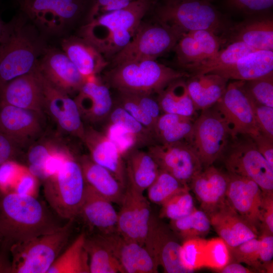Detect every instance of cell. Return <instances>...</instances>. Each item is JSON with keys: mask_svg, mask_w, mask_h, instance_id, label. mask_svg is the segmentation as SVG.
Wrapping results in <instances>:
<instances>
[{"mask_svg": "<svg viewBox=\"0 0 273 273\" xmlns=\"http://www.w3.org/2000/svg\"><path fill=\"white\" fill-rule=\"evenodd\" d=\"M228 80L213 73L190 77L186 84L196 110L202 111L213 106L224 94Z\"/></svg>", "mask_w": 273, "mask_h": 273, "instance_id": "f546056e", "label": "cell"}, {"mask_svg": "<svg viewBox=\"0 0 273 273\" xmlns=\"http://www.w3.org/2000/svg\"><path fill=\"white\" fill-rule=\"evenodd\" d=\"M159 21L184 34L220 28L218 11L205 0H165L157 10Z\"/></svg>", "mask_w": 273, "mask_h": 273, "instance_id": "ba28073f", "label": "cell"}, {"mask_svg": "<svg viewBox=\"0 0 273 273\" xmlns=\"http://www.w3.org/2000/svg\"><path fill=\"white\" fill-rule=\"evenodd\" d=\"M155 0H136L120 10L86 22L80 36L95 46L105 57L114 56L131 40L141 21Z\"/></svg>", "mask_w": 273, "mask_h": 273, "instance_id": "3957f363", "label": "cell"}, {"mask_svg": "<svg viewBox=\"0 0 273 273\" xmlns=\"http://www.w3.org/2000/svg\"><path fill=\"white\" fill-rule=\"evenodd\" d=\"M211 226L229 247L258 237V233L226 204L209 216Z\"/></svg>", "mask_w": 273, "mask_h": 273, "instance_id": "f1b7e54d", "label": "cell"}, {"mask_svg": "<svg viewBox=\"0 0 273 273\" xmlns=\"http://www.w3.org/2000/svg\"><path fill=\"white\" fill-rule=\"evenodd\" d=\"M0 241H1V237H0Z\"/></svg>", "mask_w": 273, "mask_h": 273, "instance_id": "03108f58", "label": "cell"}, {"mask_svg": "<svg viewBox=\"0 0 273 273\" xmlns=\"http://www.w3.org/2000/svg\"><path fill=\"white\" fill-rule=\"evenodd\" d=\"M77 156H70L43 181L47 203L58 217L67 220L78 215L85 193L86 184Z\"/></svg>", "mask_w": 273, "mask_h": 273, "instance_id": "8992f818", "label": "cell"}, {"mask_svg": "<svg viewBox=\"0 0 273 273\" xmlns=\"http://www.w3.org/2000/svg\"><path fill=\"white\" fill-rule=\"evenodd\" d=\"M250 137L253 139L258 151L273 167V140L260 133Z\"/></svg>", "mask_w": 273, "mask_h": 273, "instance_id": "6125c7cd", "label": "cell"}, {"mask_svg": "<svg viewBox=\"0 0 273 273\" xmlns=\"http://www.w3.org/2000/svg\"><path fill=\"white\" fill-rule=\"evenodd\" d=\"M221 273H252L254 270L245 267L240 263L230 262L221 269L218 270Z\"/></svg>", "mask_w": 273, "mask_h": 273, "instance_id": "be15d7a7", "label": "cell"}, {"mask_svg": "<svg viewBox=\"0 0 273 273\" xmlns=\"http://www.w3.org/2000/svg\"><path fill=\"white\" fill-rule=\"evenodd\" d=\"M126 182L133 185L141 192L147 190L157 177L159 168L148 151L134 148L124 156Z\"/></svg>", "mask_w": 273, "mask_h": 273, "instance_id": "4dcf8cb0", "label": "cell"}, {"mask_svg": "<svg viewBox=\"0 0 273 273\" xmlns=\"http://www.w3.org/2000/svg\"><path fill=\"white\" fill-rule=\"evenodd\" d=\"M226 121L232 139L238 135L250 136L260 133L243 80L228 83L226 89L213 106Z\"/></svg>", "mask_w": 273, "mask_h": 273, "instance_id": "4fadbf2b", "label": "cell"}, {"mask_svg": "<svg viewBox=\"0 0 273 273\" xmlns=\"http://www.w3.org/2000/svg\"><path fill=\"white\" fill-rule=\"evenodd\" d=\"M190 76L155 60H145L115 66L107 74V79L119 93L152 95L175 80Z\"/></svg>", "mask_w": 273, "mask_h": 273, "instance_id": "277c9868", "label": "cell"}, {"mask_svg": "<svg viewBox=\"0 0 273 273\" xmlns=\"http://www.w3.org/2000/svg\"><path fill=\"white\" fill-rule=\"evenodd\" d=\"M225 151L224 163L229 173L255 182L265 194L273 192V167L257 150L249 135L232 139Z\"/></svg>", "mask_w": 273, "mask_h": 273, "instance_id": "9c48e42d", "label": "cell"}, {"mask_svg": "<svg viewBox=\"0 0 273 273\" xmlns=\"http://www.w3.org/2000/svg\"><path fill=\"white\" fill-rule=\"evenodd\" d=\"M63 225L37 197L0 193V246L9 251L14 244L53 232Z\"/></svg>", "mask_w": 273, "mask_h": 273, "instance_id": "6da1fadb", "label": "cell"}, {"mask_svg": "<svg viewBox=\"0 0 273 273\" xmlns=\"http://www.w3.org/2000/svg\"><path fill=\"white\" fill-rule=\"evenodd\" d=\"M228 80L247 81L273 73V51L256 50L212 72Z\"/></svg>", "mask_w": 273, "mask_h": 273, "instance_id": "4316f807", "label": "cell"}, {"mask_svg": "<svg viewBox=\"0 0 273 273\" xmlns=\"http://www.w3.org/2000/svg\"><path fill=\"white\" fill-rule=\"evenodd\" d=\"M243 87L253 101L273 107V73L254 79L243 81Z\"/></svg>", "mask_w": 273, "mask_h": 273, "instance_id": "f6af8a7d", "label": "cell"}, {"mask_svg": "<svg viewBox=\"0 0 273 273\" xmlns=\"http://www.w3.org/2000/svg\"><path fill=\"white\" fill-rule=\"evenodd\" d=\"M229 247L220 237L206 240L203 250V267L219 270L229 263Z\"/></svg>", "mask_w": 273, "mask_h": 273, "instance_id": "ee69618b", "label": "cell"}, {"mask_svg": "<svg viewBox=\"0 0 273 273\" xmlns=\"http://www.w3.org/2000/svg\"><path fill=\"white\" fill-rule=\"evenodd\" d=\"M259 246L260 240L257 237L229 247L231 259L236 262L247 264L258 271L262 270L264 268L259 259Z\"/></svg>", "mask_w": 273, "mask_h": 273, "instance_id": "7dc6e473", "label": "cell"}, {"mask_svg": "<svg viewBox=\"0 0 273 273\" xmlns=\"http://www.w3.org/2000/svg\"><path fill=\"white\" fill-rule=\"evenodd\" d=\"M260 240L259 259L267 271L271 270L273 258V236L267 232H262L258 237Z\"/></svg>", "mask_w": 273, "mask_h": 273, "instance_id": "680465c9", "label": "cell"}, {"mask_svg": "<svg viewBox=\"0 0 273 273\" xmlns=\"http://www.w3.org/2000/svg\"><path fill=\"white\" fill-rule=\"evenodd\" d=\"M84 247L88 255L90 273H123L102 234L86 236Z\"/></svg>", "mask_w": 273, "mask_h": 273, "instance_id": "e575fe53", "label": "cell"}, {"mask_svg": "<svg viewBox=\"0 0 273 273\" xmlns=\"http://www.w3.org/2000/svg\"><path fill=\"white\" fill-rule=\"evenodd\" d=\"M74 100L83 121L93 124L107 120L114 106L109 88L96 76L86 80Z\"/></svg>", "mask_w": 273, "mask_h": 273, "instance_id": "cb8c5ba5", "label": "cell"}, {"mask_svg": "<svg viewBox=\"0 0 273 273\" xmlns=\"http://www.w3.org/2000/svg\"><path fill=\"white\" fill-rule=\"evenodd\" d=\"M231 140L226 121L212 106L202 111L195 120L189 143L204 168L212 165L222 155Z\"/></svg>", "mask_w": 273, "mask_h": 273, "instance_id": "30bf717a", "label": "cell"}, {"mask_svg": "<svg viewBox=\"0 0 273 273\" xmlns=\"http://www.w3.org/2000/svg\"><path fill=\"white\" fill-rule=\"evenodd\" d=\"M112 203L86 185L84 198L78 215H80L90 226L99 230L101 234L116 232L118 212Z\"/></svg>", "mask_w": 273, "mask_h": 273, "instance_id": "484cf974", "label": "cell"}, {"mask_svg": "<svg viewBox=\"0 0 273 273\" xmlns=\"http://www.w3.org/2000/svg\"><path fill=\"white\" fill-rule=\"evenodd\" d=\"M190 190L188 189L180 192L162 204L159 217L174 220L183 218L193 212L196 208Z\"/></svg>", "mask_w": 273, "mask_h": 273, "instance_id": "b9f144b4", "label": "cell"}, {"mask_svg": "<svg viewBox=\"0 0 273 273\" xmlns=\"http://www.w3.org/2000/svg\"><path fill=\"white\" fill-rule=\"evenodd\" d=\"M90 0H21L23 13L46 35L66 32L88 11Z\"/></svg>", "mask_w": 273, "mask_h": 273, "instance_id": "52a82bcc", "label": "cell"}, {"mask_svg": "<svg viewBox=\"0 0 273 273\" xmlns=\"http://www.w3.org/2000/svg\"><path fill=\"white\" fill-rule=\"evenodd\" d=\"M188 33L198 42L204 56L205 60L214 57L220 50L221 40L215 32L209 30H199Z\"/></svg>", "mask_w": 273, "mask_h": 273, "instance_id": "816d5d0a", "label": "cell"}, {"mask_svg": "<svg viewBox=\"0 0 273 273\" xmlns=\"http://www.w3.org/2000/svg\"><path fill=\"white\" fill-rule=\"evenodd\" d=\"M194 121L192 117L162 113L156 122L154 131L157 144L189 142Z\"/></svg>", "mask_w": 273, "mask_h": 273, "instance_id": "d6a6232c", "label": "cell"}, {"mask_svg": "<svg viewBox=\"0 0 273 273\" xmlns=\"http://www.w3.org/2000/svg\"><path fill=\"white\" fill-rule=\"evenodd\" d=\"M131 95L133 96L146 113L156 122L158 117L162 113L157 99H155L152 95Z\"/></svg>", "mask_w": 273, "mask_h": 273, "instance_id": "91938a15", "label": "cell"}, {"mask_svg": "<svg viewBox=\"0 0 273 273\" xmlns=\"http://www.w3.org/2000/svg\"><path fill=\"white\" fill-rule=\"evenodd\" d=\"M206 240L192 238L184 240L180 251L181 263L188 273L203 267V250Z\"/></svg>", "mask_w": 273, "mask_h": 273, "instance_id": "bcb514c9", "label": "cell"}, {"mask_svg": "<svg viewBox=\"0 0 273 273\" xmlns=\"http://www.w3.org/2000/svg\"><path fill=\"white\" fill-rule=\"evenodd\" d=\"M24 149L12 140L0 132V166L21 157Z\"/></svg>", "mask_w": 273, "mask_h": 273, "instance_id": "6f0895ef", "label": "cell"}, {"mask_svg": "<svg viewBox=\"0 0 273 273\" xmlns=\"http://www.w3.org/2000/svg\"><path fill=\"white\" fill-rule=\"evenodd\" d=\"M7 28V23L4 22L0 18V50L3 42Z\"/></svg>", "mask_w": 273, "mask_h": 273, "instance_id": "e7e4bbea", "label": "cell"}, {"mask_svg": "<svg viewBox=\"0 0 273 273\" xmlns=\"http://www.w3.org/2000/svg\"><path fill=\"white\" fill-rule=\"evenodd\" d=\"M188 189H190L189 185L159 169L157 177L147 190L149 201L161 205L174 195Z\"/></svg>", "mask_w": 273, "mask_h": 273, "instance_id": "60d3db41", "label": "cell"}, {"mask_svg": "<svg viewBox=\"0 0 273 273\" xmlns=\"http://www.w3.org/2000/svg\"><path fill=\"white\" fill-rule=\"evenodd\" d=\"M181 243L170 227L152 216L144 246L165 272L188 273L180 261Z\"/></svg>", "mask_w": 273, "mask_h": 273, "instance_id": "ac0fdd59", "label": "cell"}, {"mask_svg": "<svg viewBox=\"0 0 273 273\" xmlns=\"http://www.w3.org/2000/svg\"><path fill=\"white\" fill-rule=\"evenodd\" d=\"M157 100L162 113L193 117L197 111L183 78L169 83L158 94Z\"/></svg>", "mask_w": 273, "mask_h": 273, "instance_id": "836d02e7", "label": "cell"}, {"mask_svg": "<svg viewBox=\"0 0 273 273\" xmlns=\"http://www.w3.org/2000/svg\"><path fill=\"white\" fill-rule=\"evenodd\" d=\"M47 47L43 35L23 13L7 23L0 50V86L34 70Z\"/></svg>", "mask_w": 273, "mask_h": 273, "instance_id": "7a4b0ae2", "label": "cell"}, {"mask_svg": "<svg viewBox=\"0 0 273 273\" xmlns=\"http://www.w3.org/2000/svg\"><path fill=\"white\" fill-rule=\"evenodd\" d=\"M120 206L117 233L126 239L144 246L152 217L149 201L143 192L126 182Z\"/></svg>", "mask_w": 273, "mask_h": 273, "instance_id": "9a60e30c", "label": "cell"}, {"mask_svg": "<svg viewBox=\"0 0 273 273\" xmlns=\"http://www.w3.org/2000/svg\"><path fill=\"white\" fill-rule=\"evenodd\" d=\"M147 151L160 169L189 186L193 178L203 168L194 148L188 141L155 144L149 146Z\"/></svg>", "mask_w": 273, "mask_h": 273, "instance_id": "2e32d148", "label": "cell"}, {"mask_svg": "<svg viewBox=\"0 0 273 273\" xmlns=\"http://www.w3.org/2000/svg\"><path fill=\"white\" fill-rule=\"evenodd\" d=\"M183 34L159 22L141 25L130 42L113 57L115 66L155 59L174 48Z\"/></svg>", "mask_w": 273, "mask_h": 273, "instance_id": "8fae6325", "label": "cell"}, {"mask_svg": "<svg viewBox=\"0 0 273 273\" xmlns=\"http://www.w3.org/2000/svg\"><path fill=\"white\" fill-rule=\"evenodd\" d=\"M36 68L50 83L70 96L86 81L62 49L47 47Z\"/></svg>", "mask_w": 273, "mask_h": 273, "instance_id": "d6986e66", "label": "cell"}, {"mask_svg": "<svg viewBox=\"0 0 273 273\" xmlns=\"http://www.w3.org/2000/svg\"><path fill=\"white\" fill-rule=\"evenodd\" d=\"M227 204L258 233L261 229L264 195L259 186L248 178L229 173Z\"/></svg>", "mask_w": 273, "mask_h": 273, "instance_id": "e0dca14e", "label": "cell"}, {"mask_svg": "<svg viewBox=\"0 0 273 273\" xmlns=\"http://www.w3.org/2000/svg\"><path fill=\"white\" fill-rule=\"evenodd\" d=\"M136 0H90L86 22L102 15L122 9Z\"/></svg>", "mask_w": 273, "mask_h": 273, "instance_id": "f5cc1de1", "label": "cell"}, {"mask_svg": "<svg viewBox=\"0 0 273 273\" xmlns=\"http://www.w3.org/2000/svg\"><path fill=\"white\" fill-rule=\"evenodd\" d=\"M233 41H241L256 50L273 51V21L270 18L250 19L236 26Z\"/></svg>", "mask_w": 273, "mask_h": 273, "instance_id": "1f68e13d", "label": "cell"}, {"mask_svg": "<svg viewBox=\"0 0 273 273\" xmlns=\"http://www.w3.org/2000/svg\"><path fill=\"white\" fill-rule=\"evenodd\" d=\"M26 168L15 160L2 164L0 166V193H11L19 175Z\"/></svg>", "mask_w": 273, "mask_h": 273, "instance_id": "db71d44e", "label": "cell"}, {"mask_svg": "<svg viewBox=\"0 0 273 273\" xmlns=\"http://www.w3.org/2000/svg\"><path fill=\"white\" fill-rule=\"evenodd\" d=\"M256 50L244 42L232 41L225 48L220 50L214 57L188 70L192 73V75L211 73L235 63L242 57Z\"/></svg>", "mask_w": 273, "mask_h": 273, "instance_id": "74e56055", "label": "cell"}, {"mask_svg": "<svg viewBox=\"0 0 273 273\" xmlns=\"http://www.w3.org/2000/svg\"><path fill=\"white\" fill-rule=\"evenodd\" d=\"M229 6L246 14H257L270 10L273 0H228Z\"/></svg>", "mask_w": 273, "mask_h": 273, "instance_id": "11a10c76", "label": "cell"}, {"mask_svg": "<svg viewBox=\"0 0 273 273\" xmlns=\"http://www.w3.org/2000/svg\"><path fill=\"white\" fill-rule=\"evenodd\" d=\"M118 93L117 100L114 103L125 109L154 133L156 121L142 108L132 95L119 92Z\"/></svg>", "mask_w": 273, "mask_h": 273, "instance_id": "c3c4849f", "label": "cell"}, {"mask_svg": "<svg viewBox=\"0 0 273 273\" xmlns=\"http://www.w3.org/2000/svg\"><path fill=\"white\" fill-rule=\"evenodd\" d=\"M174 48L178 63L188 70L205 60L198 42L188 33L181 36Z\"/></svg>", "mask_w": 273, "mask_h": 273, "instance_id": "7bdbcfd3", "label": "cell"}, {"mask_svg": "<svg viewBox=\"0 0 273 273\" xmlns=\"http://www.w3.org/2000/svg\"><path fill=\"white\" fill-rule=\"evenodd\" d=\"M211 225L209 216L203 210L196 208L189 215L170 220V228L184 241L192 238H203L209 232Z\"/></svg>", "mask_w": 273, "mask_h": 273, "instance_id": "f35d334b", "label": "cell"}, {"mask_svg": "<svg viewBox=\"0 0 273 273\" xmlns=\"http://www.w3.org/2000/svg\"><path fill=\"white\" fill-rule=\"evenodd\" d=\"M44 112L0 102V132L24 150L48 130Z\"/></svg>", "mask_w": 273, "mask_h": 273, "instance_id": "5bb4252c", "label": "cell"}, {"mask_svg": "<svg viewBox=\"0 0 273 273\" xmlns=\"http://www.w3.org/2000/svg\"><path fill=\"white\" fill-rule=\"evenodd\" d=\"M38 180L36 176L30 172L26 167L19 176L11 193L37 197Z\"/></svg>", "mask_w": 273, "mask_h": 273, "instance_id": "9f6ffc18", "label": "cell"}, {"mask_svg": "<svg viewBox=\"0 0 273 273\" xmlns=\"http://www.w3.org/2000/svg\"><path fill=\"white\" fill-rule=\"evenodd\" d=\"M61 49L86 79L96 76L107 65L105 56L80 36H69L61 41Z\"/></svg>", "mask_w": 273, "mask_h": 273, "instance_id": "d4e9b609", "label": "cell"}, {"mask_svg": "<svg viewBox=\"0 0 273 273\" xmlns=\"http://www.w3.org/2000/svg\"><path fill=\"white\" fill-rule=\"evenodd\" d=\"M86 235L80 234L57 257L47 273H90L89 258L84 247Z\"/></svg>", "mask_w": 273, "mask_h": 273, "instance_id": "d590c367", "label": "cell"}, {"mask_svg": "<svg viewBox=\"0 0 273 273\" xmlns=\"http://www.w3.org/2000/svg\"><path fill=\"white\" fill-rule=\"evenodd\" d=\"M264 205L260 230H261L262 232H267L273 234L272 194H264Z\"/></svg>", "mask_w": 273, "mask_h": 273, "instance_id": "94428289", "label": "cell"}, {"mask_svg": "<svg viewBox=\"0 0 273 273\" xmlns=\"http://www.w3.org/2000/svg\"><path fill=\"white\" fill-rule=\"evenodd\" d=\"M36 70L43 91V112L55 123L59 133L82 141L85 125L75 100L50 83Z\"/></svg>", "mask_w": 273, "mask_h": 273, "instance_id": "7c38bea8", "label": "cell"}, {"mask_svg": "<svg viewBox=\"0 0 273 273\" xmlns=\"http://www.w3.org/2000/svg\"><path fill=\"white\" fill-rule=\"evenodd\" d=\"M205 1H206V0H205Z\"/></svg>", "mask_w": 273, "mask_h": 273, "instance_id": "003e7915", "label": "cell"}, {"mask_svg": "<svg viewBox=\"0 0 273 273\" xmlns=\"http://www.w3.org/2000/svg\"><path fill=\"white\" fill-rule=\"evenodd\" d=\"M104 132L116 145L123 157L130 150L139 148L134 135L119 125L108 122Z\"/></svg>", "mask_w": 273, "mask_h": 273, "instance_id": "681fc988", "label": "cell"}, {"mask_svg": "<svg viewBox=\"0 0 273 273\" xmlns=\"http://www.w3.org/2000/svg\"><path fill=\"white\" fill-rule=\"evenodd\" d=\"M249 98L259 132L273 140V107L260 104Z\"/></svg>", "mask_w": 273, "mask_h": 273, "instance_id": "f907efd6", "label": "cell"}, {"mask_svg": "<svg viewBox=\"0 0 273 273\" xmlns=\"http://www.w3.org/2000/svg\"><path fill=\"white\" fill-rule=\"evenodd\" d=\"M103 235L123 273L158 272L159 265L144 246L124 238L117 232Z\"/></svg>", "mask_w": 273, "mask_h": 273, "instance_id": "603a6c76", "label": "cell"}, {"mask_svg": "<svg viewBox=\"0 0 273 273\" xmlns=\"http://www.w3.org/2000/svg\"><path fill=\"white\" fill-rule=\"evenodd\" d=\"M82 141L86 146L92 160L108 170L125 187L126 175L123 157L108 136L91 126H85Z\"/></svg>", "mask_w": 273, "mask_h": 273, "instance_id": "44dd1931", "label": "cell"}, {"mask_svg": "<svg viewBox=\"0 0 273 273\" xmlns=\"http://www.w3.org/2000/svg\"><path fill=\"white\" fill-rule=\"evenodd\" d=\"M63 135L57 132L47 131L26 149L27 168L39 180L44 162L53 152L66 144Z\"/></svg>", "mask_w": 273, "mask_h": 273, "instance_id": "8d00e7d4", "label": "cell"}, {"mask_svg": "<svg viewBox=\"0 0 273 273\" xmlns=\"http://www.w3.org/2000/svg\"><path fill=\"white\" fill-rule=\"evenodd\" d=\"M0 102L43 112V91L36 67L0 86Z\"/></svg>", "mask_w": 273, "mask_h": 273, "instance_id": "7402d4cb", "label": "cell"}, {"mask_svg": "<svg viewBox=\"0 0 273 273\" xmlns=\"http://www.w3.org/2000/svg\"><path fill=\"white\" fill-rule=\"evenodd\" d=\"M108 123L121 126L136 138L138 147H147L156 144L153 132L138 121L121 107L114 103L107 118Z\"/></svg>", "mask_w": 273, "mask_h": 273, "instance_id": "ab89813d", "label": "cell"}, {"mask_svg": "<svg viewBox=\"0 0 273 273\" xmlns=\"http://www.w3.org/2000/svg\"><path fill=\"white\" fill-rule=\"evenodd\" d=\"M229 174L213 165L203 168L192 179L189 187L200 203L202 210L209 216L227 204Z\"/></svg>", "mask_w": 273, "mask_h": 273, "instance_id": "ffe728a7", "label": "cell"}, {"mask_svg": "<svg viewBox=\"0 0 273 273\" xmlns=\"http://www.w3.org/2000/svg\"><path fill=\"white\" fill-rule=\"evenodd\" d=\"M77 158L86 185L112 203L120 205L125 187L108 170L94 162L89 155Z\"/></svg>", "mask_w": 273, "mask_h": 273, "instance_id": "83f0119b", "label": "cell"}, {"mask_svg": "<svg viewBox=\"0 0 273 273\" xmlns=\"http://www.w3.org/2000/svg\"><path fill=\"white\" fill-rule=\"evenodd\" d=\"M74 219L53 232L12 245L11 272L47 273L68 243Z\"/></svg>", "mask_w": 273, "mask_h": 273, "instance_id": "5b68a950", "label": "cell"}]
</instances>
